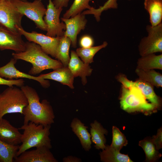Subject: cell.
<instances>
[{
	"label": "cell",
	"instance_id": "cell-1",
	"mask_svg": "<svg viewBox=\"0 0 162 162\" xmlns=\"http://www.w3.org/2000/svg\"><path fill=\"white\" fill-rule=\"evenodd\" d=\"M25 94L28 101L23 110V124L31 122L44 126L51 125L54 122L55 116L52 106L46 100L40 102L36 90L28 86H23L20 88Z\"/></svg>",
	"mask_w": 162,
	"mask_h": 162
},
{
	"label": "cell",
	"instance_id": "cell-2",
	"mask_svg": "<svg viewBox=\"0 0 162 162\" xmlns=\"http://www.w3.org/2000/svg\"><path fill=\"white\" fill-rule=\"evenodd\" d=\"M14 58L31 63L32 67L28 74L36 75L47 69L53 70L64 66L58 60L54 59L46 53L38 44L33 42H26L25 51L13 52Z\"/></svg>",
	"mask_w": 162,
	"mask_h": 162
},
{
	"label": "cell",
	"instance_id": "cell-3",
	"mask_svg": "<svg viewBox=\"0 0 162 162\" xmlns=\"http://www.w3.org/2000/svg\"><path fill=\"white\" fill-rule=\"evenodd\" d=\"M51 125L44 126L30 122L23 124L19 130H23L21 138V144L19 146L17 156L23 152L33 147L45 146L52 148L49 136Z\"/></svg>",
	"mask_w": 162,
	"mask_h": 162
},
{
	"label": "cell",
	"instance_id": "cell-4",
	"mask_svg": "<svg viewBox=\"0 0 162 162\" xmlns=\"http://www.w3.org/2000/svg\"><path fill=\"white\" fill-rule=\"evenodd\" d=\"M122 86L120 103L123 110L130 113L135 111L149 112L157 107L146 101L145 96L137 88Z\"/></svg>",
	"mask_w": 162,
	"mask_h": 162
},
{
	"label": "cell",
	"instance_id": "cell-5",
	"mask_svg": "<svg viewBox=\"0 0 162 162\" xmlns=\"http://www.w3.org/2000/svg\"><path fill=\"white\" fill-rule=\"evenodd\" d=\"M28 104L27 98L20 88L8 87L0 94V118L6 114L20 113Z\"/></svg>",
	"mask_w": 162,
	"mask_h": 162
},
{
	"label": "cell",
	"instance_id": "cell-6",
	"mask_svg": "<svg viewBox=\"0 0 162 162\" xmlns=\"http://www.w3.org/2000/svg\"><path fill=\"white\" fill-rule=\"evenodd\" d=\"M41 0H34L32 2L20 0L10 2L19 12L33 21L37 28L46 31L47 26L43 19L46 9Z\"/></svg>",
	"mask_w": 162,
	"mask_h": 162
},
{
	"label": "cell",
	"instance_id": "cell-7",
	"mask_svg": "<svg viewBox=\"0 0 162 162\" xmlns=\"http://www.w3.org/2000/svg\"><path fill=\"white\" fill-rule=\"evenodd\" d=\"M147 36L143 37L138 46L140 55L162 52V23L155 26L146 25Z\"/></svg>",
	"mask_w": 162,
	"mask_h": 162
},
{
	"label": "cell",
	"instance_id": "cell-8",
	"mask_svg": "<svg viewBox=\"0 0 162 162\" xmlns=\"http://www.w3.org/2000/svg\"><path fill=\"white\" fill-rule=\"evenodd\" d=\"M10 1L3 0L0 2V26L16 33L22 27L21 21L23 16Z\"/></svg>",
	"mask_w": 162,
	"mask_h": 162
},
{
	"label": "cell",
	"instance_id": "cell-9",
	"mask_svg": "<svg viewBox=\"0 0 162 162\" xmlns=\"http://www.w3.org/2000/svg\"><path fill=\"white\" fill-rule=\"evenodd\" d=\"M49 3L44 21L47 26L46 35L52 37H60L64 35L66 26L62 21L61 22L60 16L62 8H57L52 0H48Z\"/></svg>",
	"mask_w": 162,
	"mask_h": 162
},
{
	"label": "cell",
	"instance_id": "cell-10",
	"mask_svg": "<svg viewBox=\"0 0 162 162\" xmlns=\"http://www.w3.org/2000/svg\"><path fill=\"white\" fill-rule=\"evenodd\" d=\"M19 33L23 35L29 42L39 45L47 54L55 57L59 44L60 37H52L35 31L28 32L22 27L18 28Z\"/></svg>",
	"mask_w": 162,
	"mask_h": 162
},
{
	"label": "cell",
	"instance_id": "cell-11",
	"mask_svg": "<svg viewBox=\"0 0 162 162\" xmlns=\"http://www.w3.org/2000/svg\"><path fill=\"white\" fill-rule=\"evenodd\" d=\"M117 81L121 82L122 86L126 87H135L139 89L151 103L157 107L160 104L159 97L156 94L153 86L150 83L139 78L135 81L129 80L123 74H119L116 76Z\"/></svg>",
	"mask_w": 162,
	"mask_h": 162
},
{
	"label": "cell",
	"instance_id": "cell-12",
	"mask_svg": "<svg viewBox=\"0 0 162 162\" xmlns=\"http://www.w3.org/2000/svg\"><path fill=\"white\" fill-rule=\"evenodd\" d=\"M22 35L0 26V50H11L16 52L25 51L26 42Z\"/></svg>",
	"mask_w": 162,
	"mask_h": 162
},
{
	"label": "cell",
	"instance_id": "cell-13",
	"mask_svg": "<svg viewBox=\"0 0 162 162\" xmlns=\"http://www.w3.org/2000/svg\"><path fill=\"white\" fill-rule=\"evenodd\" d=\"M85 15L81 13L69 18H61L66 26L64 35L70 39L72 46L74 48L76 47L78 34L85 29L87 24Z\"/></svg>",
	"mask_w": 162,
	"mask_h": 162
},
{
	"label": "cell",
	"instance_id": "cell-14",
	"mask_svg": "<svg viewBox=\"0 0 162 162\" xmlns=\"http://www.w3.org/2000/svg\"><path fill=\"white\" fill-rule=\"evenodd\" d=\"M45 146L36 148L30 151L26 150L17 156L14 162H57L50 150Z\"/></svg>",
	"mask_w": 162,
	"mask_h": 162
},
{
	"label": "cell",
	"instance_id": "cell-15",
	"mask_svg": "<svg viewBox=\"0 0 162 162\" xmlns=\"http://www.w3.org/2000/svg\"><path fill=\"white\" fill-rule=\"evenodd\" d=\"M17 60L14 58H12L6 64L0 67V76L9 80L26 78L36 80L45 88L48 87L50 86L49 81L43 79L39 76H35L22 72L17 69L15 66Z\"/></svg>",
	"mask_w": 162,
	"mask_h": 162
},
{
	"label": "cell",
	"instance_id": "cell-16",
	"mask_svg": "<svg viewBox=\"0 0 162 162\" xmlns=\"http://www.w3.org/2000/svg\"><path fill=\"white\" fill-rule=\"evenodd\" d=\"M19 129L9 121L3 118H0V140L7 144L18 145L21 143L22 134Z\"/></svg>",
	"mask_w": 162,
	"mask_h": 162
},
{
	"label": "cell",
	"instance_id": "cell-17",
	"mask_svg": "<svg viewBox=\"0 0 162 162\" xmlns=\"http://www.w3.org/2000/svg\"><path fill=\"white\" fill-rule=\"evenodd\" d=\"M68 67L74 77L80 76L81 78L83 85L86 83V76L91 75L92 69L89 64L81 61L74 51L71 52L70 59Z\"/></svg>",
	"mask_w": 162,
	"mask_h": 162
},
{
	"label": "cell",
	"instance_id": "cell-18",
	"mask_svg": "<svg viewBox=\"0 0 162 162\" xmlns=\"http://www.w3.org/2000/svg\"><path fill=\"white\" fill-rule=\"evenodd\" d=\"M72 131L79 139L81 144L86 151H89L91 148L92 141L88 127L85 125L79 119L74 118L70 124Z\"/></svg>",
	"mask_w": 162,
	"mask_h": 162
},
{
	"label": "cell",
	"instance_id": "cell-19",
	"mask_svg": "<svg viewBox=\"0 0 162 162\" xmlns=\"http://www.w3.org/2000/svg\"><path fill=\"white\" fill-rule=\"evenodd\" d=\"M44 79L53 80L74 88V77L68 67L63 66L49 73L39 76Z\"/></svg>",
	"mask_w": 162,
	"mask_h": 162
},
{
	"label": "cell",
	"instance_id": "cell-20",
	"mask_svg": "<svg viewBox=\"0 0 162 162\" xmlns=\"http://www.w3.org/2000/svg\"><path fill=\"white\" fill-rule=\"evenodd\" d=\"M145 9L149 15V22L152 26L162 22V0H144Z\"/></svg>",
	"mask_w": 162,
	"mask_h": 162
},
{
	"label": "cell",
	"instance_id": "cell-21",
	"mask_svg": "<svg viewBox=\"0 0 162 162\" xmlns=\"http://www.w3.org/2000/svg\"><path fill=\"white\" fill-rule=\"evenodd\" d=\"M90 126L91 140L95 144L94 147L98 149H104L106 141L104 135L107 134V130L96 120L91 123Z\"/></svg>",
	"mask_w": 162,
	"mask_h": 162
},
{
	"label": "cell",
	"instance_id": "cell-22",
	"mask_svg": "<svg viewBox=\"0 0 162 162\" xmlns=\"http://www.w3.org/2000/svg\"><path fill=\"white\" fill-rule=\"evenodd\" d=\"M137 62V67L145 70H162V54L154 53L141 56Z\"/></svg>",
	"mask_w": 162,
	"mask_h": 162
},
{
	"label": "cell",
	"instance_id": "cell-23",
	"mask_svg": "<svg viewBox=\"0 0 162 162\" xmlns=\"http://www.w3.org/2000/svg\"><path fill=\"white\" fill-rule=\"evenodd\" d=\"M100 160L104 162H133L128 155L122 154L111 146L106 145L105 148L99 153Z\"/></svg>",
	"mask_w": 162,
	"mask_h": 162
},
{
	"label": "cell",
	"instance_id": "cell-24",
	"mask_svg": "<svg viewBox=\"0 0 162 162\" xmlns=\"http://www.w3.org/2000/svg\"><path fill=\"white\" fill-rule=\"evenodd\" d=\"M135 72L139 78L157 88L162 87V75L154 69L145 70L136 67Z\"/></svg>",
	"mask_w": 162,
	"mask_h": 162
},
{
	"label": "cell",
	"instance_id": "cell-25",
	"mask_svg": "<svg viewBox=\"0 0 162 162\" xmlns=\"http://www.w3.org/2000/svg\"><path fill=\"white\" fill-rule=\"evenodd\" d=\"M60 38L55 58L59 61L64 66L68 67L70 59L69 52L71 41L69 38L64 35Z\"/></svg>",
	"mask_w": 162,
	"mask_h": 162
},
{
	"label": "cell",
	"instance_id": "cell-26",
	"mask_svg": "<svg viewBox=\"0 0 162 162\" xmlns=\"http://www.w3.org/2000/svg\"><path fill=\"white\" fill-rule=\"evenodd\" d=\"M108 43L105 41L99 46L87 48L81 47L77 48L76 52L85 63L89 64L93 62V58L95 54L101 49L106 47Z\"/></svg>",
	"mask_w": 162,
	"mask_h": 162
},
{
	"label": "cell",
	"instance_id": "cell-27",
	"mask_svg": "<svg viewBox=\"0 0 162 162\" xmlns=\"http://www.w3.org/2000/svg\"><path fill=\"white\" fill-rule=\"evenodd\" d=\"M139 145L145 152L146 161H154L161 156V154L158 151L151 138H145L140 141Z\"/></svg>",
	"mask_w": 162,
	"mask_h": 162
},
{
	"label": "cell",
	"instance_id": "cell-28",
	"mask_svg": "<svg viewBox=\"0 0 162 162\" xmlns=\"http://www.w3.org/2000/svg\"><path fill=\"white\" fill-rule=\"evenodd\" d=\"M19 146L7 144L0 140V162H13L17 157Z\"/></svg>",
	"mask_w": 162,
	"mask_h": 162
},
{
	"label": "cell",
	"instance_id": "cell-29",
	"mask_svg": "<svg viewBox=\"0 0 162 162\" xmlns=\"http://www.w3.org/2000/svg\"><path fill=\"white\" fill-rule=\"evenodd\" d=\"M91 0H74L70 8L63 14V18H69L82 13L86 9L91 10L94 8L89 4Z\"/></svg>",
	"mask_w": 162,
	"mask_h": 162
},
{
	"label": "cell",
	"instance_id": "cell-30",
	"mask_svg": "<svg viewBox=\"0 0 162 162\" xmlns=\"http://www.w3.org/2000/svg\"><path fill=\"white\" fill-rule=\"evenodd\" d=\"M112 139L111 146L119 151L128 144V140L124 135L115 126L112 128Z\"/></svg>",
	"mask_w": 162,
	"mask_h": 162
},
{
	"label": "cell",
	"instance_id": "cell-31",
	"mask_svg": "<svg viewBox=\"0 0 162 162\" xmlns=\"http://www.w3.org/2000/svg\"><path fill=\"white\" fill-rule=\"evenodd\" d=\"M117 0H108L102 6H99L98 8L96 9L95 12L98 16H100L102 13L105 10L109 9H116L118 8Z\"/></svg>",
	"mask_w": 162,
	"mask_h": 162
},
{
	"label": "cell",
	"instance_id": "cell-32",
	"mask_svg": "<svg viewBox=\"0 0 162 162\" xmlns=\"http://www.w3.org/2000/svg\"><path fill=\"white\" fill-rule=\"evenodd\" d=\"M25 81L22 79L9 80L0 76V85H4L9 87L16 86L21 87L24 85Z\"/></svg>",
	"mask_w": 162,
	"mask_h": 162
},
{
	"label": "cell",
	"instance_id": "cell-33",
	"mask_svg": "<svg viewBox=\"0 0 162 162\" xmlns=\"http://www.w3.org/2000/svg\"><path fill=\"white\" fill-rule=\"evenodd\" d=\"M79 44L81 48H88L93 46L94 44V40L91 36L85 35L81 38Z\"/></svg>",
	"mask_w": 162,
	"mask_h": 162
},
{
	"label": "cell",
	"instance_id": "cell-34",
	"mask_svg": "<svg viewBox=\"0 0 162 162\" xmlns=\"http://www.w3.org/2000/svg\"><path fill=\"white\" fill-rule=\"evenodd\" d=\"M162 128L158 129L156 135L154 136L151 138L157 150L162 148Z\"/></svg>",
	"mask_w": 162,
	"mask_h": 162
},
{
	"label": "cell",
	"instance_id": "cell-35",
	"mask_svg": "<svg viewBox=\"0 0 162 162\" xmlns=\"http://www.w3.org/2000/svg\"><path fill=\"white\" fill-rule=\"evenodd\" d=\"M70 0H53L52 3L57 8L66 7Z\"/></svg>",
	"mask_w": 162,
	"mask_h": 162
},
{
	"label": "cell",
	"instance_id": "cell-36",
	"mask_svg": "<svg viewBox=\"0 0 162 162\" xmlns=\"http://www.w3.org/2000/svg\"><path fill=\"white\" fill-rule=\"evenodd\" d=\"M63 162H81L82 160L80 158L73 156H68L63 159Z\"/></svg>",
	"mask_w": 162,
	"mask_h": 162
},
{
	"label": "cell",
	"instance_id": "cell-37",
	"mask_svg": "<svg viewBox=\"0 0 162 162\" xmlns=\"http://www.w3.org/2000/svg\"><path fill=\"white\" fill-rule=\"evenodd\" d=\"M7 1H11L12 0H7ZM21 1H27L28 0H20Z\"/></svg>",
	"mask_w": 162,
	"mask_h": 162
},
{
	"label": "cell",
	"instance_id": "cell-38",
	"mask_svg": "<svg viewBox=\"0 0 162 162\" xmlns=\"http://www.w3.org/2000/svg\"><path fill=\"white\" fill-rule=\"evenodd\" d=\"M3 0H0V2H2Z\"/></svg>",
	"mask_w": 162,
	"mask_h": 162
},
{
	"label": "cell",
	"instance_id": "cell-39",
	"mask_svg": "<svg viewBox=\"0 0 162 162\" xmlns=\"http://www.w3.org/2000/svg\"><path fill=\"white\" fill-rule=\"evenodd\" d=\"M129 1H130L131 0H128Z\"/></svg>",
	"mask_w": 162,
	"mask_h": 162
},
{
	"label": "cell",
	"instance_id": "cell-40",
	"mask_svg": "<svg viewBox=\"0 0 162 162\" xmlns=\"http://www.w3.org/2000/svg\"></svg>",
	"mask_w": 162,
	"mask_h": 162
}]
</instances>
